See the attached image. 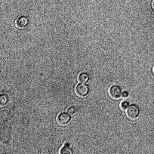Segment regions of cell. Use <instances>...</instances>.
<instances>
[{
	"instance_id": "cell-5",
	"label": "cell",
	"mask_w": 154,
	"mask_h": 154,
	"mask_svg": "<svg viewBox=\"0 0 154 154\" xmlns=\"http://www.w3.org/2000/svg\"><path fill=\"white\" fill-rule=\"evenodd\" d=\"M15 25L19 29H23L26 26L28 23L27 18L24 16L19 17L15 20Z\"/></svg>"
},
{
	"instance_id": "cell-10",
	"label": "cell",
	"mask_w": 154,
	"mask_h": 154,
	"mask_svg": "<svg viewBox=\"0 0 154 154\" xmlns=\"http://www.w3.org/2000/svg\"><path fill=\"white\" fill-rule=\"evenodd\" d=\"M129 103L127 101H124L121 103L120 105L121 109L123 110H126L128 107Z\"/></svg>"
},
{
	"instance_id": "cell-3",
	"label": "cell",
	"mask_w": 154,
	"mask_h": 154,
	"mask_svg": "<svg viewBox=\"0 0 154 154\" xmlns=\"http://www.w3.org/2000/svg\"><path fill=\"white\" fill-rule=\"evenodd\" d=\"M109 93L110 97L114 99L119 98L122 93L120 87L116 85H112L109 88Z\"/></svg>"
},
{
	"instance_id": "cell-2",
	"label": "cell",
	"mask_w": 154,
	"mask_h": 154,
	"mask_svg": "<svg viewBox=\"0 0 154 154\" xmlns=\"http://www.w3.org/2000/svg\"><path fill=\"white\" fill-rule=\"evenodd\" d=\"M89 92L88 86L84 83L79 84L75 87V92L78 97L83 98L86 97Z\"/></svg>"
},
{
	"instance_id": "cell-8",
	"label": "cell",
	"mask_w": 154,
	"mask_h": 154,
	"mask_svg": "<svg viewBox=\"0 0 154 154\" xmlns=\"http://www.w3.org/2000/svg\"><path fill=\"white\" fill-rule=\"evenodd\" d=\"M8 99L7 95L4 94H1L0 97V104L1 106L5 105L7 103Z\"/></svg>"
},
{
	"instance_id": "cell-9",
	"label": "cell",
	"mask_w": 154,
	"mask_h": 154,
	"mask_svg": "<svg viewBox=\"0 0 154 154\" xmlns=\"http://www.w3.org/2000/svg\"><path fill=\"white\" fill-rule=\"evenodd\" d=\"M76 112V110L75 108L73 106L69 107L67 110V113L70 116H73L75 115Z\"/></svg>"
},
{
	"instance_id": "cell-7",
	"label": "cell",
	"mask_w": 154,
	"mask_h": 154,
	"mask_svg": "<svg viewBox=\"0 0 154 154\" xmlns=\"http://www.w3.org/2000/svg\"><path fill=\"white\" fill-rule=\"evenodd\" d=\"M61 154H69L72 153V150L69 147V145L68 143H66L64 146L60 150Z\"/></svg>"
},
{
	"instance_id": "cell-12",
	"label": "cell",
	"mask_w": 154,
	"mask_h": 154,
	"mask_svg": "<svg viewBox=\"0 0 154 154\" xmlns=\"http://www.w3.org/2000/svg\"><path fill=\"white\" fill-rule=\"evenodd\" d=\"M152 6H153V8L154 10V2Z\"/></svg>"
},
{
	"instance_id": "cell-13",
	"label": "cell",
	"mask_w": 154,
	"mask_h": 154,
	"mask_svg": "<svg viewBox=\"0 0 154 154\" xmlns=\"http://www.w3.org/2000/svg\"><path fill=\"white\" fill-rule=\"evenodd\" d=\"M153 73L154 74V68H153Z\"/></svg>"
},
{
	"instance_id": "cell-4",
	"label": "cell",
	"mask_w": 154,
	"mask_h": 154,
	"mask_svg": "<svg viewBox=\"0 0 154 154\" xmlns=\"http://www.w3.org/2000/svg\"><path fill=\"white\" fill-rule=\"evenodd\" d=\"M70 116L68 113L65 112L60 114L56 119V121L57 124L61 126L66 125L70 121Z\"/></svg>"
},
{
	"instance_id": "cell-6",
	"label": "cell",
	"mask_w": 154,
	"mask_h": 154,
	"mask_svg": "<svg viewBox=\"0 0 154 154\" xmlns=\"http://www.w3.org/2000/svg\"><path fill=\"white\" fill-rule=\"evenodd\" d=\"M89 78V74L86 72H82L80 73L77 78L79 82L82 83H86L88 81Z\"/></svg>"
},
{
	"instance_id": "cell-1",
	"label": "cell",
	"mask_w": 154,
	"mask_h": 154,
	"mask_svg": "<svg viewBox=\"0 0 154 154\" xmlns=\"http://www.w3.org/2000/svg\"><path fill=\"white\" fill-rule=\"evenodd\" d=\"M140 114L139 108L135 104H131L129 106L126 111L127 117L131 120H134L137 119Z\"/></svg>"
},
{
	"instance_id": "cell-11",
	"label": "cell",
	"mask_w": 154,
	"mask_h": 154,
	"mask_svg": "<svg viewBox=\"0 0 154 154\" xmlns=\"http://www.w3.org/2000/svg\"><path fill=\"white\" fill-rule=\"evenodd\" d=\"M129 96L128 92L126 91H123L122 93L121 96L123 98H125L128 97Z\"/></svg>"
}]
</instances>
